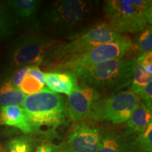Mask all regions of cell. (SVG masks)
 I'll return each instance as SVG.
<instances>
[{
  "instance_id": "cell-1",
  "label": "cell",
  "mask_w": 152,
  "mask_h": 152,
  "mask_svg": "<svg viewBox=\"0 0 152 152\" xmlns=\"http://www.w3.org/2000/svg\"><path fill=\"white\" fill-rule=\"evenodd\" d=\"M97 1L61 0L47 6L41 11L37 26L47 37L71 39L87 27Z\"/></svg>"
},
{
  "instance_id": "cell-2",
  "label": "cell",
  "mask_w": 152,
  "mask_h": 152,
  "mask_svg": "<svg viewBox=\"0 0 152 152\" xmlns=\"http://www.w3.org/2000/svg\"><path fill=\"white\" fill-rule=\"evenodd\" d=\"M136 65L134 58L111 60L74 72L78 83L99 92L116 93L132 83Z\"/></svg>"
},
{
  "instance_id": "cell-3",
  "label": "cell",
  "mask_w": 152,
  "mask_h": 152,
  "mask_svg": "<svg viewBox=\"0 0 152 152\" xmlns=\"http://www.w3.org/2000/svg\"><path fill=\"white\" fill-rule=\"evenodd\" d=\"M104 11L106 23L120 35L139 33L151 26V0H108Z\"/></svg>"
},
{
  "instance_id": "cell-4",
  "label": "cell",
  "mask_w": 152,
  "mask_h": 152,
  "mask_svg": "<svg viewBox=\"0 0 152 152\" xmlns=\"http://www.w3.org/2000/svg\"><path fill=\"white\" fill-rule=\"evenodd\" d=\"M22 106L34 130H54L67 121V106L64 99L48 88L26 96Z\"/></svg>"
},
{
  "instance_id": "cell-5",
  "label": "cell",
  "mask_w": 152,
  "mask_h": 152,
  "mask_svg": "<svg viewBox=\"0 0 152 152\" xmlns=\"http://www.w3.org/2000/svg\"><path fill=\"white\" fill-rule=\"evenodd\" d=\"M122 35L115 33L106 22L96 23L86 28L67 43L56 44L45 58L46 65L54 66L75 55L83 54L99 46L118 40Z\"/></svg>"
},
{
  "instance_id": "cell-6",
  "label": "cell",
  "mask_w": 152,
  "mask_h": 152,
  "mask_svg": "<svg viewBox=\"0 0 152 152\" xmlns=\"http://www.w3.org/2000/svg\"><path fill=\"white\" fill-rule=\"evenodd\" d=\"M132 40L128 36L123 35L118 40L111 42L90 49L83 54L75 55L53 66L52 71L74 73L82 68L89 67L111 60L123 58L132 52Z\"/></svg>"
},
{
  "instance_id": "cell-7",
  "label": "cell",
  "mask_w": 152,
  "mask_h": 152,
  "mask_svg": "<svg viewBox=\"0 0 152 152\" xmlns=\"http://www.w3.org/2000/svg\"><path fill=\"white\" fill-rule=\"evenodd\" d=\"M140 98L130 89L113 93L99 98L93 104L89 118L98 122L113 125L128 121Z\"/></svg>"
},
{
  "instance_id": "cell-8",
  "label": "cell",
  "mask_w": 152,
  "mask_h": 152,
  "mask_svg": "<svg viewBox=\"0 0 152 152\" xmlns=\"http://www.w3.org/2000/svg\"><path fill=\"white\" fill-rule=\"evenodd\" d=\"M56 41L47 36L30 34L16 39L9 49L11 65L14 68L42 64L47 53L56 45Z\"/></svg>"
},
{
  "instance_id": "cell-9",
  "label": "cell",
  "mask_w": 152,
  "mask_h": 152,
  "mask_svg": "<svg viewBox=\"0 0 152 152\" xmlns=\"http://www.w3.org/2000/svg\"><path fill=\"white\" fill-rule=\"evenodd\" d=\"M99 98L97 91L78 83L68 95V114L72 122L78 123L89 118L93 104Z\"/></svg>"
},
{
  "instance_id": "cell-10",
  "label": "cell",
  "mask_w": 152,
  "mask_h": 152,
  "mask_svg": "<svg viewBox=\"0 0 152 152\" xmlns=\"http://www.w3.org/2000/svg\"><path fill=\"white\" fill-rule=\"evenodd\" d=\"M102 133L100 128L91 123H76L66 143L74 152H97Z\"/></svg>"
},
{
  "instance_id": "cell-11",
  "label": "cell",
  "mask_w": 152,
  "mask_h": 152,
  "mask_svg": "<svg viewBox=\"0 0 152 152\" xmlns=\"http://www.w3.org/2000/svg\"><path fill=\"white\" fill-rule=\"evenodd\" d=\"M97 152H142L134 134L109 131L102 133Z\"/></svg>"
},
{
  "instance_id": "cell-12",
  "label": "cell",
  "mask_w": 152,
  "mask_h": 152,
  "mask_svg": "<svg viewBox=\"0 0 152 152\" xmlns=\"http://www.w3.org/2000/svg\"><path fill=\"white\" fill-rule=\"evenodd\" d=\"M16 22L37 25V16L40 8V0H10L5 1Z\"/></svg>"
},
{
  "instance_id": "cell-13",
  "label": "cell",
  "mask_w": 152,
  "mask_h": 152,
  "mask_svg": "<svg viewBox=\"0 0 152 152\" xmlns=\"http://www.w3.org/2000/svg\"><path fill=\"white\" fill-rule=\"evenodd\" d=\"M0 125L14 127L25 134L34 132L26 111L21 106H10L0 108Z\"/></svg>"
},
{
  "instance_id": "cell-14",
  "label": "cell",
  "mask_w": 152,
  "mask_h": 152,
  "mask_svg": "<svg viewBox=\"0 0 152 152\" xmlns=\"http://www.w3.org/2000/svg\"><path fill=\"white\" fill-rule=\"evenodd\" d=\"M45 84L54 93L68 95L78 84L75 74L71 72L51 71L45 73Z\"/></svg>"
},
{
  "instance_id": "cell-15",
  "label": "cell",
  "mask_w": 152,
  "mask_h": 152,
  "mask_svg": "<svg viewBox=\"0 0 152 152\" xmlns=\"http://www.w3.org/2000/svg\"><path fill=\"white\" fill-rule=\"evenodd\" d=\"M152 121V111L142 101L133 110L126 122L127 131L130 134H140L146 130Z\"/></svg>"
},
{
  "instance_id": "cell-16",
  "label": "cell",
  "mask_w": 152,
  "mask_h": 152,
  "mask_svg": "<svg viewBox=\"0 0 152 152\" xmlns=\"http://www.w3.org/2000/svg\"><path fill=\"white\" fill-rule=\"evenodd\" d=\"M26 95L14 86L11 80L0 85V108L10 106H22Z\"/></svg>"
},
{
  "instance_id": "cell-17",
  "label": "cell",
  "mask_w": 152,
  "mask_h": 152,
  "mask_svg": "<svg viewBox=\"0 0 152 152\" xmlns=\"http://www.w3.org/2000/svg\"><path fill=\"white\" fill-rule=\"evenodd\" d=\"M18 23L4 1H0V42L14 35Z\"/></svg>"
},
{
  "instance_id": "cell-18",
  "label": "cell",
  "mask_w": 152,
  "mask_h": 152,
  "mask_svg": "<svg viewBox=\"0 0 152 152\" xmlns=\"http://www.w3.org/2000/svg\"><path fill=\"white\" fill-rule=\"evenodd\" d=\"M152 50V28L151 26H148L142 32L139 33L135 40L132 41V52L137 54L138 56Z\"/></svg>"
},
{
  "instance_id": "cell-19",
  "label": "cell",
  "mask_w": 152,
  "mask_h": 152,
  "mask_svg": "<svg viewBox=\"0 0 152 152\" xmlns=\"http://www.w3.org/2000/svg\"><path fill=\"white\" fill-rule=\"evenodd\" d=\"M152 81V75L148 73L141 66L136 64L130 90L137 94L144 87Z\"/></svg>"
},
{
  "instance_id": "cell-20",
  "label": "cell",
  "mask_w": 152,
  "mask_h": 152,
  "mask_svg": "<svg viewBox=\"0 0 152 152\" xmlns=\"http://www.w3.org/2000/svg\"><path fill=\"white\" fill-rule=\"evenodd\" d=\"M31 144L24 138H16L11 140L2 147L1 152H31Z\"/></svg>"
},
{
  "instance_id": "cell-21",
  "label": "cell",
  "mask_w": 152,
  "mask_h": 152,
  "mask_svg": "<svg viewBox=\"0 0 152 152\" xmlns=\"http://www.w3.org/2000/svg\"><path fill=\"white\" fill-rule=\"evenodd\" d=\"M45 88V85L39 83L35 78L26 75L19 87V90L24 94L31 95L40 92Z\"/></svg>"
},
{
  "instance_id": "cell-22",
  "label": "cell",
  "mask_w": 152,
  "mask_h": 152,
  "mask_svg": "<svg viewBox=\"0 0 152 152\" xmlns=\"http://www.w3.org/2000/svg\"><path fill=\"white\" fill-rule=\"evenodd\" d=\"M136 142L142 152H152V123L136 137Z\"/></svg>"
},
{
  "instance_id": "cell-23",
  "label": "cell",
  "mask_w": 152,
  "mask_h": 152,
  "mask_svg": "<svg viewBox=\"0 0 152 152\" xmlns=\"http://www.w3.org/2000/svg\"><path fill=\"white\" fill-rule=\"evenodd\" d=\"M137 95L140 96L142 101L149 109H152V81L148 84L145 87L138 93Z\"/></svg>"
},
{
  "instance_id": "cell-24",
  "label": "cell",
  "mask_w": 152,
  "mask_h": 152,
  "mask_svg": "<svg viewBox=\"0 0 152 152\" xmlns=\"http://www.w3.org/2000/svg\"><path fill=\"white\" fill-rule=\"evenodd\" d=\"M136 64H139L147 72L152 75V53L149 52L137 56Z\"/></svg>"
},
{
  "instance_id": "cell-25",
  "label": "cell",
  "mask_w": 152,
  "mask_h": 152,
  "mask_svg": "<svg viewBox=\"0 0 152 152\" xmlns=\"http://www.w3.org/2000/svg\"><path fill=\"white\" fill-rule=\"evenodd\" d=\"M28 69V66H21V67L18 68L17 71L15 72L14 75H13L12 78H11V81L12 84L14 85L15 87L19 89L20 84L23 80L26 75H27V72Z\"/></svg>"
},
{
  "instance_id": "cell-26",
  "label": "cell",
  "mask_w": 152,
  "mask_h": 152,
  "mask_svg": "<svg viewBox=\"0 0 152 152\" xmlns=\"http://www.w3.org/2000/svg\"><path fill=\"white\" fill-rule=\"evenodd\" d=\"M27 75L35 78L42 84L45 85V73L41 71L39 66H29L27 72Z\"/></svg>"
},
{
  "instance_id": "cell-27",
  "label": "cell",
  "mask_w": 152,
  "mask_h": 152,
  "mask_svg": "<svg viewBox=\"0 0 152 152\" xmlns=\"http://www.w3.org/2000/svg\"><path fill=\"white\" fill-rule=\"evenodd\" d=\"M53 152H74L65 142L53 146Z\"/></svg>"
},
{
  "instance_id": "cell-28",
  "label": "cell",
  "mask_w": 152,
  "mask_h": 152,
  "mask_svg": "<svg viewBox=\"0 0 152 152\" xmlns=\"http://www.w3.org/2000/svg\"><path fill=\"white\" fill-rule=\"evenodd\" d=\"M35 152H53V147L51 144L42 143L38 146Z\"/></svg>"
}]
</instances>
